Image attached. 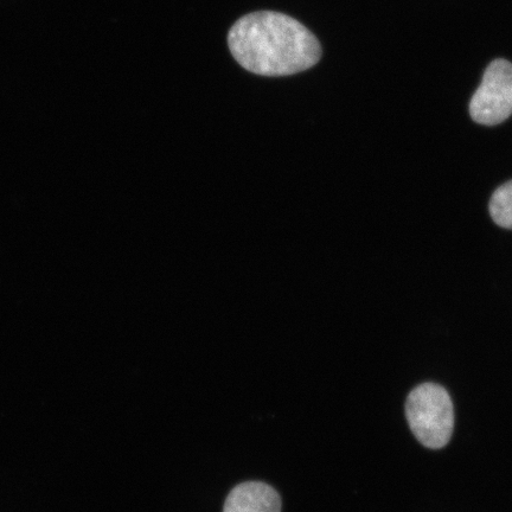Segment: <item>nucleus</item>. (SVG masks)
Instances as JSON below:
<instances>
[{
	"label": "nucleus",
	"mask_w": 512,
	"mask_h": 512,
	"mask_svg": "<svg viewBox=\"0 0 512 512\" xmlns=\"http://www.w3.org/2000/svg\"><path fill=\"white\" fill-rule=\"evenodd\" d=\"M490 215L499 227L512 229V181L499 187L490 201Z\"/></svg>",
	"instance_id": "5"
},
{
	"label": "nucleus",
	"mask_w": 512,
	"mask_h": 512,
	"mask_svg": "<svg viewBox=\"0 0 512 512\" xmlns=\"http://www.w3.org/2000/svg\"><path fill=\"white\" fill-rule=\"evenodd\" d=\"M230 53L241 67L261 76H288L316 66L322 48L315 35L290 16L259 11L229 31Z\"/></svg>",
	"instance_id": "1"
},
{
	"label": "nucleus",
	"mask_w": 512,
	"mask_h": 512,
	"mask_svg": "<svg viewBox=\"0 0 512 512\" xmlns=\"http://www.w3.org/2000/svg\"><path fill=\"white\" fill-rule=\"evenodd\" d=\"M406 415L415 438L431 450H439L451 440L454 409L450 394L435 383H424L409 394Z\"/></svg>",
	"instance_id": "2"
},
{
	"label": "nucleus",
	"mask_w": 512,
	"mask_h": 512,
	"mask_svg": "<svg viewBox=\"0 0 512 512\" xmlns=\"http://www.w3.org/2000/svg\"><path fill=\"white\" fill-rule=\"evenodd\" d=\"M471 118L477 124L495 126L512 115V64L495 60L486 68L482 83L470 102Z\"/></svg>",
	"instance_id": "3"
},
{
	"label": "nucleus",
	"mask_w": 512,
	"mask_h": 512,
	"mask_svg": "<svg viewBox=\"0 0 512 512\" xmlns=\"http://www.w3.org/2000/svg\"><path fill=\"white\" fill-rule=\"evenodd\" d=\"M223 512H281V498L271 485L242 483L230 491Z\"/></svg>",
	"instance_id": "4"
}]
</instances>
